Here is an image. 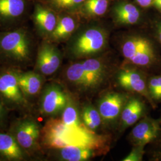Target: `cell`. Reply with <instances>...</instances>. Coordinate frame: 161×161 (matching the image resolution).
I'll return each mask as SVG.
<instances>
[{
	"label": "cell",
	"mask_w": 161,
	"mask_h": 161,
	"mask_svg": "<svg viewBox=\"0 0 161 161\" xmlns=\"http://www.w3.org/2000/svg\"><path fill=\"white\" fill-rule=\"evenodd\" d=\"M37 48L34 36L26 24L0 30V59L4 61L17 65L29 64L36 55Z\"/></svg>",
	"instance_id": "1"
},
{
	"label": "cell",
	"mask_w": 161,
	"mask_h": 161,
	"mask_svg": "<svg viewBox=\"0 0 161 161\" xmlns=\"http://www.w3.org/2000/svg\"><path fill=\"white\" fill-rule=\"evenodd\" d=\"M66 53L71 58H88L103 52L108 44V32L96 24L81 26L67 41Z\"/></svg>",
	"instance_id": "2"
},
{
	"label": "cell",
	"mask_w": 161,
	"mask_h": 161,
	"mask_svg": "<svg viewBox=\"0 0 161 161\" xmlns=\"http://www.w3.org/2000/svg\"><path fill=\"white\" fill-rule=\"evenodd\" d=\"M35 0H0V30H8L30 20Z\"/></svg>",
	"instance_id": "3"
},
{
	"label": "cell",
	"mask_w": 161,
	"mask_h": 161,
	"mask_svg": "<svg viewBox=\"0 0 161 161\" xmlns=\"http://www.w3.org/2000/svg\"><path fill=\"white\" fill-rule=\"evenodd\" d=\"M17 72L10 69L0 71V97L8 109H28V100L19 85Z\"/></svg>",
	"instance_id": "4"
},
{
	"label": "cell",
	"mask_w": 161,
	"mask_h": 161,
	"mask_svg": "<svg viewBox=\"0 0 161 161\" xmlns=\"http://www.w3.org/2000/svg\"><path fill=\"white\" fill-rule=\"evenodd\" d=\"M10 133L25 153H34L38 149L40 128L32 118L26 116L15 121L12 125Z\"/></svg>",
	"instance_id": "5"
},
{
	"label": "cell",
	"mask_w": 161,
	"mask_h": 161,
	"mask_svg": "<svg viewBox=\"0 0 161 161\" xmlns=\"http://www.w3.org/2000/svg\"><path fill=\"white\" fill-rule=\"evenodd\" d=\"M41 138L42 144L50 149H60L75 145L74 133L60 119L47 121L41 131Z\"/></svg>",
	"instance_id": "6"
},
{
	"label": "cell",
	"mask_w": 161,
	"mask_h": 161,
	"mask_svg": "<svg viewBox=\"0 0 161 161\" xmlns=\"http://www.w3.org/2000/svg\"><path fill=\"white\" fill-rule=\"evenodd\" d=\"M35 69L42 75H51L59 68L62 54L56 43L42 40L38 46L35 55Z\"/></svg>",
	"instance_id": "7"
},
{
	"label": "cell",
	"mask_w": 161,
	"mask_h": 161,
	"mask_svg": "<svg viewBox=\"0 0 161 161\" xmlns=\"http://www.w3.org/2000/svg\"><path fill=\"white\" fill-rule=\"evenodd\" d=\"M58 13L52 8L35 0L30 20L33 23L36 34L42 40H47L56 28Z\"/></svg>",
	"instance_id": "8"
},
{
	"label": "cell",
	"mask_w": 161,
	"mask_h": 161,
	"mask_svg": "<svg viewBox=\"0 0 161 161\" xmlns=\"http://www.w3.org/2000/svg\"><path fill=\"white\" fill-rule=\"evenodd\" d=\"M69 102L66 93L60 86L52 84L47 86L41 95L40 109L46 116L57 115L63 111Z\"/></svg>",
	"instance_id": "9"
},
{
	"label": "cell",
	"mask_w": 161,
	"mask_h": 161,
	"mask_svg": "<svg viewBox=\"0 0 161 161\" xmlns=\"http://www.w3.org/2000/svg\"><path fill=\"white\" fill-rule=\"evenodd\" d=\"M81 19L76 12L58 13L56 28L47 40L56 44L68 41L80 26Z\"/></svg>",
	"instance_id": "10"
},
{
	"label": "cell",
	"mask_w": 161,
	"mask_h": 161,
	"mask_svg": "<svg viewBox=\"0 0 161 161\" xmlns=\"http://www.w3.org/2000/svg\"><path fill=\"white\" fill-rule=\"evenodd\" d=\"M111 14L114 22L122 26L136 25L142 20L143 16L139 6L126 0L115 2L111 8Z\"/></svg>",
	"instance_id": "11"
},
{
	"label": "cell",
	"mask_w": 161,
	"mask_h": 161,
	"mask_svg": "<svg viewBox=\"0 0 161 161\" xmlns=\"http://www.w3.org/2000/svg\"><path fill=\"white\" fill-rule=\"evenodd\" d=\"M125 97L118 93H110L106 95L100 101L98 112L104 121L115 119L122 112Z\"/></svg>",
	"instance_id": "12"
},
{
	"label": "cell",
	"mask_w": 161,
	"mask_h": 161,
	"mask_svg": "<svg viewBox=\"0 0 161 161\" xmlns=\"http://www.w3.org/2000/svg\"><path fill=\"white\" fill-rule=\"evenodd\" d=\"M160 130L161 128L158 122L145 119L133 128L131 138L137 145L143 146L155 140L159 135Z\"/></svg>",
	"instance_id": "13"
},
{
	"label": "cell",
	"mask_w": 161,
	"mask_h": 161,
	"mask_svg": "<svg viewBox=\"0 0 161 161\" xmlns=\"http://www.w3.org/2000/svg\"><path fill=\"white\" fill-rule=\"evenodd\" d=\"M17 79L19 86L26 98L34 97L38 94L42 88L43 77L38 72L28 71L17 72Z\"/></svg>",
	"instance_id": "14"
},
{
	"label": "cell",
	"mask_w": 161,
	"mask_h": 161,
	"mask_svg": "<svg viewBox=\"0 0 161 161\" xmlns=\"http://www.w3.org/2000/svg\"><path fill=\"white\" fill-rule=\"evenodd\" d=\"M152 48H154L150 41L140 35L127 36L121 46L122 54L129 62L136 56Z\"/></svg>",
	"instance_id": "15"
},
{
	"label": "cell",
	"mask_w": 161,
	"mask_h": 161,
	"mask_svg": "<svg viewBox=\"0 0 161 161\" xmlns=\"http://www.w3.org/2000/svg\"><path fill=\"white\" fill-rule=\"evenodd\" d=\"M119 84L124 88L138 92L148 97V92L144 78L139 72L126 69L121 71L118 76Z\"/></svg>",
	"instance_id": "16"
},
{
	"label": "cell",
	"mask_w": 161,
	"mask_h": 161,
	"mask_svg": "<svg viewBox=\"0 0 161 161\" xmlns=\"http://www.w3.org/2000/svg\"><path fill=\"white\" fill-rule=\"evenodd\" d=\"M21 147L10 133L0 132V156L8 161H21L25 159Z\"/></svg>",
	"instance_id": "17"
},
{
	"label": "cell",
	"mask_w": 161,
	"mask_h": 161,
	"mask_svg": "<svg viewBox=\"0 0 161 161\" xmlns=\"http://www.w3.org/2000/svg\"><path fill=\"white\" fill-rule=\"evenodd\" d=\"M112 0H86L76 13L81 19L92 20L102 17L109 10Z\"/></svg>",
	"instance_id": "18"
},
{
	"label": "cell",
	"mask_w": 161,
	"mask_h": 161,
	"mask_svg": "<svg viewBox=\"0 0 161 161\" xmlns=\"http://www.w3.org/2000/svg\"><path fill=\"white\" fill-rule=\"evenodd\" d=\"M144 112V105L137 98L130 100L122 110L121 121L123 127L131 126L138 121Z\"/></svg>",
	"instance_id": "19"
},
{
	"label": "cell",
	"mask_w": 161,
	"mask_h": 161,
	"mask_svg": "<svg viewBox=\"0 0 161 161\" xmlns=\"http://www.w3.org/2000/svg\"><path fill=\"white\" fill-rule=\"evenodd\" d=\"M59 155L63 160L68 161H86L92 157V148L80 146H68L60 149Z\"/></svg>",
	"instance_id": "20"
},
{
	"label": "cell",
	"mask_w": 161,
	"mask_h": 161,
	"mask_svg": "<svg viewBox=\"0 0 161 161\" xmlns=\"http://www.w3.org/2000/svg\"><path fill=\"white\" fill-rule=\"evenodd\" d=\"M66 76L70 82L76 86L86 88L91 87L86 72L81 62L70 64L66 70Z\"/></svg>",
	"instance_id": "21"
},
{
	"label": "cell",
	"mask_w": 161,
	"mask_h": 161,
	"mask_svg": "<svg viewBox=\"0 0 161 161\" xmlns=\"http://www.w3.org/2000/svg\"><path fill=\"white\" fill-rule=\"evenodd\" d=\"M58 13L76 12L86 0H40Z\"/></svg>",
	"instance_id": "22"
},
{
	"label": "cell",
	"mask_w": 161,
	"mask_h": 161,
	"mask_svg": "<svg viewBox=\"0 0 161 161\" xmlns=\"http://www.w3.org/2000/svg\"><path fill=\"white\" fill-rule=\"evenodd\" d=\"M62 120L64 125L72 131L76 132L83 131L77 109L74 104L71 102H69L63 110Z\"/></svg>",
	"instance_id": "23"
},
{
	"label": "cell",
	"mask_w": 161,
	"mask_h": 161,
	"mask_svg": "<svg viewBox=\"0 0 161 161\" xmlns=\"http://www.w3.org/2000/svg\"><path fill=\"white\" fill-rule=\"evenodd\" d=\"M82 118L85 125L92 130L98 128L102 122V116L99 112L92 106H88L84 108Z\"/></svg>",
	"instance_id": "24"
},
{
	"label": "cell",
	"mask_w": 161,
	"mask_h": 161,
	"mask_svg": "<svg viewBox=\"0 0 161 161\" xmlns=\"http://www.w3.org/2000/svg\"><path fill=\"white\" fill-rule=\"evenodd\" d=\"M86 73L91 74L101 82L103 78L104 66L103 62L97 58H87L81 62Z\"/></svg>",
	"instance_id": "25"
},
{
	"label": "cell",
	"mask_w": 161,
	"mask_h": 161,
	"mask_svg": "<svg viewBox=\"0 0 161 161\" xmlns=\"http://www.w3.org/2000/svg\"><path fill=\"white\" fill-rule=\"evenodd\" d=\"M142 146H138L137 148L134 149L129 153V155L126 156L122 161H141L143 156Z\"/></svg>",
	"instance_id": "26"
},
{
	"label": "cell",
	"mask_w": 161,
	"mask_h": 161,
	"mask_svg": "<svg viewBox=\"0 0 161 161\" xmlns=\"http://www.w3.org/2000/svg\"><path fill=\"white\" fill-rule=\"evenodd\" d=\"M8 109L3 99L0 97V129L6 126Z\"/></svg>",
	"instance_id": "27"
},
{
	"label": "cell",
	"mask_w": 161,
	"mask_h": 161,
	"mask_svg": "<svg viewBox=\"0 0 161 161\" xmlns=\"http://www.w3.org/2000/svg\"><path fill=\"white\" fill-rule=\"evenodd\" d=\"M154 0H135L136 4L141 8H147L152 6Z\"/></svg>",
	"instance_id": "28"
},
{
	"label": "cell",
	"mask_w": 161,
	"mask_h": 161,
	"mask_svg": "<svg viewBox=\"0 0 161 161\" xmlns=\"http://www.w3.org/2000/svg\"><path fill=\"white\" fill-rule=\"evenodd\" d=\"M152 97L153 98L156 100H161V76H160V80H159L158 88L155 93L152 96Z\"/></svg>",
	"instance_id": "29"
},
{
	"label": "cell",
	"mask_w": 161,
	"mask_h": 161,
	"mask_svg": "<svg viewBox=\"0 0 161 161\" xmlns=\"http://www.w3.org/2000/svg\"><path fill=\"white\" fill-rule=\"evenodd\" d=\"M152 6H153L158 12L161 13V0H154Z\"/></svg>",
	"instance_id": "30"
},
{
	"label": "cell",
	"mask_w": 161,
	"mask_h": 161,
	"mask_svg": "<svg viewBox=\"0 0 161 161\" xmlns=\"http://www.w3.org/2000/svg\"><path fill=\"white\" fill-rule=\"evenodd\" d=\"M156 33H157V35H158V39L159 42H161V28L158 27V26H156Z\"/></svg>",
	"instance_id": "31"
},
{
	"label": "cell",
	"mask_w": 161,
	"mask_h": 161,
	"mask_svg": "<svg viewBox=\"0 0 161 161\" xmlns=\"http://www.w3.org/2000/svg\"><path fill=\"white\" fill-rule=\"evenodd\" d=\"M156 26H158V27H159V28H161V22H159V23H158V24L156 25Z\"/></svg>",
	"instance_id": "32"
}]
</instances>
